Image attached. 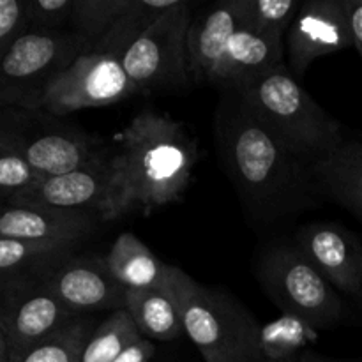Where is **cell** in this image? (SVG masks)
Segmentation results:
<instances>
[{
	"mask_svg": "<svg viewBox=\"0 0 362 362\" xmlns=\"http://www.w3.org/2000/svg\"><path fill=\"white\" fill-rule=\"evenodd\" d=\"M115 154L131 207L144 209V214L179 200L200 158L186 126L154 110H144L127 124Z\"/></svg>",
	"mask_w": 362,
	"mask_h": 362,
	"instance_id": "cell-1",
	"label": "cell"
},
{
	"mask_svg": "<svg viewBox=\"0 0 362 362\" xmlns=\"http://www.w3.org/2000/svg\"><path fill=\"white\" fill-rule=\"evenodd\" d=\"M218 138L230 175L255 205L279 204L308 175V166L293 158L232 90H226L219 108Z\"/></svg>",
	"mask_w": 362,
	"mask_h": 362,
	"instance_id": "cell-2",
	"label": "cell"
},
{
	"mask_svg": "<svg viewBox=\"0 0 362 362\" xmlns=\"http://www.w3.org/2000/svg\"><path fill=\"white\" fill-rule=\"evenodd\" d=\"M232 92L306 166L327 158L346 140L341 124L317 105L286 66Z\"/></svg>",
	"mask_w": 362,
	"mask_h": 362,
	"instance_id": "cell-3",
	"label": "cell"
},
{
	"mask_svg": "<svg viewBox=\"0 0 362 362\" xmlns=\"http://www.w3.org/2000/svg\"><path fill=\"white\" fill-rule=\"evenodd\" d=\"M165 288L205 362H260L262 327L239 300L200 285L175 265L166 269Z\"/></svg>",
	"mask_w": 362,
	"mask_h": 362,
	"instance_id": "cell-4",
	"label": "cell"
},
{
	"mask_svg": "<svg viewBox=\"0 0 362 362\" xmlns=\"http://www.w3.org/2000/svg\"><path fill=\"white\" fill-rule=\"evenodd\" d=\"M83 53L90 48L73 32L30 27L0 57V106L39 110L48 88Z\"/></svg>",
	"mask_w": 362,
	"mask_h": 362,
	"instance_id": "cell-5",
	"label": "cell"
},
{
	"mask_svg": "<svg viewBox=\"0 0 362 362\" xmlns=\"http://www.w3.org/2000/svg\"><path fill=\"white\" fill-rule=\"evenodd\" d=\"M0 140L21 152L42 177L74 172L112 151L99 136L42 110L2 108Z\"/></svg>",
	"mask_w": 362,
	"mask_h": 362,
	"instance_id": "cell-6",
	"label": "cell"
},
{
	"mask_svg": "<svg viewBox=\"0 0 362 362\" xmlns=\"http://www.w3.org/2000/svg\"><path fill=\"white\" fill-rule=\"evenodd\" d=\"M4 205L90 212L103 221H112L133 211L115 151L106 152L103 158L74 172L42 177L37 184L14 194Z\"/></svg>",
	"mask_w": 362,
	"mask_h": 362,
	"instance_id": "cell-7",
	"label": "cell"
},
{
	"mask_svg": "<svg viewBox=\"0 0 362 362\" xmlns=\"http://www.w3.org/2000/svg\"><path fill=\"white\" fill-rule=\"evenodd\" d=\"M260 281L269 299L315 329L332 327L343 315V303L334 286L300 250L278 246L260 262Z\"/></svg>",
	"mask_w": 362,
	"mask_h": 362,
	"instance_id": "cell-8",
	"label": "cell"
},
{
	"mask_svg": "<svg viewBox=\"0 0 362 362\" xmlns=\"http://www.w3.org/2000/svg\"><path fill=\"white\" fill-rule=\"evenodd\" d=\"M193 9L187 0L163 14L122 57L127 76L136 85L138 92L182 87L189 81V57H187V32Z\"/></svg>",
	"mask_w": 362,
	"mask_h": 362,
	"instance_id": "cell-9",
	"label": "cell"
},
{
	"mask_svg": "<svg viewBox=\"0 0 362 362\" xmlns=\"http://www.w3.org/2000/svg\"><path fill=\"white\" fill-rule=\"evenodd\" d=\"M134 94L136 85L127 76L122 60L101 53H83L45 94L42 112L64 117L85 108L115 105Z\"/></svg>",
	"mask_w": 362,
	"mask_h": 362,
	"instance_id": "cell-10",
	"label": "cell"
},
{
	"mask_svg": "<svg viewBox=\"0 0 362 362\" xmlns=\"http://www.w3.org/2000/svg\"><path fill=\"white\" fill-rule=\"evenodd\" d=\"M4 304L0 311V339L16 357L46 336L53 334L80 315L66 306L45 285L2 290Z\"/></svg>",
	"mask_w": 362,
	"mask_h": 362,
	"instance_id": "cell-11",
	"label": "cell"
},
{
	"mask_svg": "<svg viewBox=\"0 0 362 362\" xmlns=\"http://www.w3.org/2000/svg\"><path fill=\"white\" fill-rule=\"evenodd\" d=\"M354 46L343 0H306L286 32L293 76H304L317 59Z\"/></svg>",
	"mask_w": 362,
	"mask_h": 362,
	"instance_id": "cell-12",
	"label": "cell"
},
{
	"mask_svg": "<svg viewBox=\"0 0 362 362\" xmlns=\"http://www.w3.org/2000/svg\"><path fill=\"white\" fill-rule=\"evenodd\" d=\"M42 285L80 317L126 308L127 288L110 272L105 258H71Z\"/></svg>",
	"mask_w": 362,
	"mask_h": 362,
	"instance_id": "cell-13",
	"label": "cell"
},
{
	"mask_svg": "<svg viewBox=\"0 0 362 362\" xmlns=\"http://www.w3.org/2000/svg\"><path fill=\"white\" fill-rule=\"evenodd\" d=\"M297 246L332 286L350 296L362 292V246L349 230L334 223L306 225Z\"/></svg>",
	"mask_w": 362,
	"mask_h": 362,
	"instance_id": "cell-14",
	"label": "cell"
},
{
	"mask_svg": "<svg viewBox=\"0 0 362 362\" xmlns=\"http://www.w3.org/2000/svg\"><path fill=\"white\" fill-rule=\"evenodd\" d=\"M103 221L90 212L53 207H7L0 216V237L78 246Z\"/></svg>",
	"mask_w": 362,
	"mask_h": 362,
	"instance_id": "cell-15",
	"label": "cell"
},
{
	"mask_svg": "<svg viewBox=\"0 0 362 362\" xmlns=\"http://www.w3.org/2000/svg\"><path fill=\"white\" fill-rule=\"evenodd\" d=\"M240 27L235 0H223L193 14L187 32V57L194 83L212 85L230 39Z\"/></svg>",
	"mask_w": 362,
	"mask_h": 362,
	"instance_id": "cell-16",
	"label": "cell"
},
{
	"mask_svg": "<svg viewBox=\"0 0 362 362\" xmlns=\"http://www.w3.org/2000/svg\"><path fill=\"white\" fill-rule=\"evenodd\" d=\"M283 35L264 34L253 28L240 27L230 39L225 57L214 73L212 85L235 90L250 81L285 66Z\"/></svg>",
	"mask_w": 362,
	"mask_h": 362,
	"instance_id": "cell-17",
	"label": "cell"
},
{
	"mask_svg": "<svg viewBox=\"0 0 362 362\" xmlns=\"http://www.w3.org/2000/svg\"><path fill=\"white\" fill-rule=\"evenodd\" d=\"M308 175L325 198L362 219V138L343 141L327 158L308 166Z\"/></svg>",
	"mask_w": 362,
	"mask_h": 362,
	"instance_id": "cell-18",
	"label": "cell"
},
{
	"mask_svg": "<svg viewBox=\"0 0 362 362\" xmlns=\"http://www.w3.org/2000/svg\"><path fill=\"white\" fill-rule=\"evenodd\" d=\"M74 247L60 243H35V240L2 239L0 237V272L2 290L23 288L37 285L34 276L42 283L66 262L73 258Z\"/></svg>",
	"mask_w": 362,
	"mask_h": 362,
	"instance_id": "cell-19",
	"label": "cell"
},
{
	"mask_svg": "<svg viewBox=\"0 0 362 362\" xmlns=\"http://www.w3.org/2000/svg\"><path fill=\"white\" fill-rule=\"evenodd\" d=\"M110 272L127 290H148L165 286L166 269L136 235L120 233L105 257Z\"/></svg>",
	"mask_w": 362,
	"mask_h": 362,
	"instance_id": "cell-20",
	"label": "cell"
},
{
	"mask_svg": "<svg viewBox=\"0 0 362 362\" xmlns=\"http://www.w3.org/2000/svg\"><path fill=\"white\" fill-rule=\"evenodd\" d=\"M126 310L147 339L173 341L184 331L182 318L168 290H127Z\"/></svg>",
	"mask_w": 362,
	"mask_h": 362,
	"instance_id": "cell-21",
	"label": "cell"
},
{
	"mask_svg": "<svg viewBox=\"0 0 362 362\" xmlns=\"http://www.w3.org/2000/svg\"><path fill=\"white\" fill-rule=\"evenodd\" d=\"M180 0H131L127 9L115 20L110 30L99 39L92 52L122 60L127 49L165 13L179 6Z\"/></svg>",
	"mask_w": 362,
	"mask_h": 362,
	"instance_id": "cell-22",
	"label": "cell"
},
{
	"mask_svg": "<svg viewBox=\"0 0 362 362\" xmlns=\"http://www.w3.org/2000/svg\"><path fill=\"white\" fill-rule=\"evenodd\" d=\"M92 331L90 318L78 317L16 357L9 356L6 341L0 339V362H81Z\"/></svg>",
	"mask_w": 362,
	"mask_h": 362,
	"instance_id": "cell-23",
	"label": "cell"
},
{
	"mask_svg": "<svg viewBox=\"0 0 362 362\" xmlns=\"http://www.w3.org/2000/svg\"><path fill=\"white\" fill-rule=\"evenodd\" d=\"M313 325L293 315H285L262 325L260 362H292L300 357L311 341L317 339Z\"/></svg>",
	"mask_w": 362,
	"mask_h": 362,
	"instance_id": "cell-24",
	"label": "cell"
},
{
	"mask_svg": "<svg viewBox=\"0 0 362 362\" xmlns=\"http://www.w3.org/2000/svg\"><path fill=\"white\" fill-rule=\"evenodd\" d=\"M145 338L126 308L112 311L95 325L85 346L81 362H113L127 346Z\"/></svg>",
	"mask_w": 362,
	"mask_h": 362,
	"instance_id": "cell-25",
	"label": "cell"
},
{
	"mask_svg": "<svg viewBox=\"0 0 362 362\" xmlns=\"http://www.w3.org/2000/svg\"><path fill=\"white\" fill-rule=\"evenodd\" d=\"M235 6L243 27L285 37L303 4L297 0H235Z\"/></svg>",
	"mask_w": 362,
	"mask_h": 362,
	"instance_id": "cell-26",
	"label": "cell"
},
{
	"mask_svg": "<svg viewBox=\"0 0 362 362\" xmlns=\"http://www.w3.org/2000/svg\"><path fill=\"white\" fill-rule=\"evenodd\" d=\"M129 2L131 0H74L69 32L80 35L92 52L99 39L127 9Z\"/></svg>",
	"mask_w": 362,
	"mask_h": 362,
	"instance_id": "cell-27",
	"label": "cell"
},
{
	"mask_svg": "<svg viewBox=\"0 0 362 362\" xmlns=\"http://www.w3.org/2000/svg\"><path fill=\"white\" fill-rule=\"evenodd\" d=\"M42 179L21 152L0 140V197L4 204Z\"/></svg>",
	"mask_w": 362,
	"mask_h": 362,
	"instance_id": "cell-28",
	"label": "cell"
},
{
	"mask_svg": "<svg viewBox=\"0 0 362 362\" xmlns=\"http://www.w3.org/2000/svg\"><path fill=\"white\" fill-rule=\"evenodd\" d=\"M30 27L66 32L71 27L74 0H27Z\"/></svg>",
	"mask_w": 362,
	"mask_h": 362,
	"instance_id": "cell-29",
	"label": "cell"
},
{
	"mask_svg": "<svg viewBox=\"0 0 362 362\" xmlns=\"http://www.w3.org/2000/svg\"><path fill=\"white\" fill-rule=\"evenodd\" d=\"M30 28L27 0H0V57Z\"/></svg>",
	"mask_w": 362,
	"mask_h": 362,
	"instance_id": "cell-30",
	"label": "cell"
},
{
	"mask_svg": "<svg viewBox=\"0 0 362 362\" xmlns=\"http://www.w3.org/2000/svg\"><path fill=\"white\" fill-rule=\"evenodd\" d=\"M154 354V341L147 338H141L138 339V341H134L131 346H127V349L113 362H151Z\"/></svg>",
	"mask_w": 362,
	"mask_h": 362,
	"instance_id": "cell-31",
	"label": "cell"
},
{
	"mask_svg": "<svg viewBox=\"0 0 362 362\" xmlns=\"http://www.w3.org/2000/svg\"><path fill=\"white\" fill-rule=\"evenodd\" d=\"M349 16L350 34H352L354 46L362 59V0H343Z\"/></svg>",
	"mask_w": 362,
	"mask_h": 362,
	"instance_id": "cell-32",
	"label": "cell"
},
{
	"mask_svg": "<svg viewBox=\"0 0 362 362\" xmlns=\"http://www.w3.org/2000/svg\"><path fill=\"white\" fill-rule=\"evenodd\" d=\"M292 362H325V361L318 359V357L313 356V354H311V352H306V354H303V356H300V357H297V359L292 361Z\"/></svg>",
	"mask_w": 362,
	"mask_h": 362,
	"instance_id": "cell-33",
	"label": "cell"
}]
</instances>
